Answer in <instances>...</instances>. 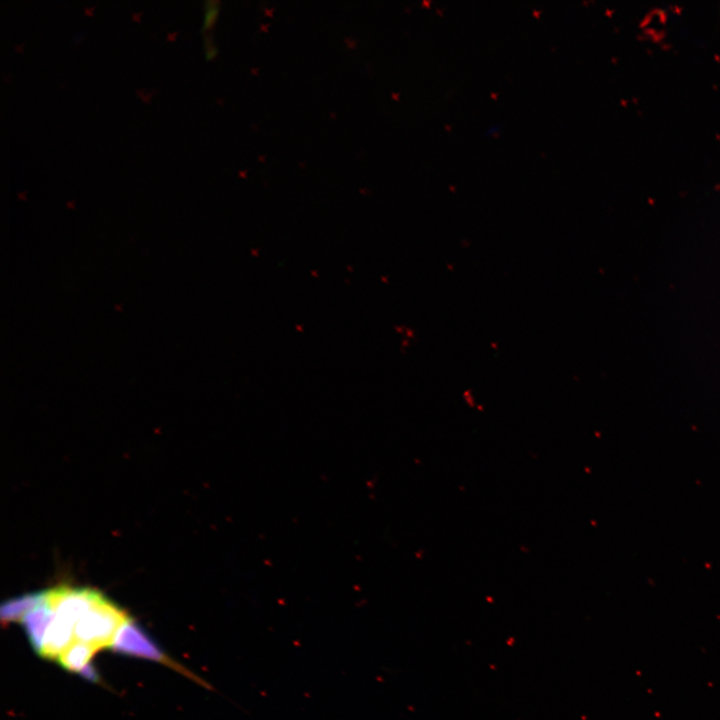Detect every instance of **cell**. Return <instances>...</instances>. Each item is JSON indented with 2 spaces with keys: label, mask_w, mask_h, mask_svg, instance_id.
<instances>
[{
  "label": "cell",
  "mask_w": 720,
  "mask_h": 720,
  "mask_svg": "<svg viewBox=\"0 0 720 720\" xmlns=\"http://www.w3.org/2000/svg\"><path fill=\"white\" fill-rule=\"evenodd\" d=\"M109 648L119 654L140 657L164 664L194 681L209 687L193 673L173 661L154 640L131 618H128L116 632Z\"/></svg>",
  "instance_id": "obj_2"
},
{
  "label": "cell",
  "mask_w": 720,
  "mask_h": 720,
  "mask_svg": "<svg viewBox=\"0 0 720 720\" xmlns=\"http://www.w3.org/2000/svg\"><path fill=\"white\" fill-rule=\"evenodd\" d=\"M94 646L75 640L57 659L60 665L71 672L79 673L97 652Z\"/></svg>",
  "instance_id": "obj_7"
},
{
  "label": "cell",
  "mask_w": 720,
  "mask_h": 720,
  "mask_svg": "<svg viewBox=\"0 0 720 720\" xmlns=\"http://www.w3.org/2000/svg\"><path fill=\"white\" fill-rule=\"evenodd\" d=\"M128 618L125 611L102 595L75 624V640L97 649L109 647L116 632Z\"/></svg>",
  "instance_id": "obj_1"
},
{
  "label": "cell",
  "mask_w": 720,
  "mask_h": 720,
  "mask_svg": "<svg viewBox=\"0 0 720 720\" xmlns=\"http://www.w3.org/2000/svg\"><path fill=\"white\" fill-rule=\"evenodd\" d=\"M79 675H81L84 679L94 683L100 680L99 675L91 662L79 672Z\"/></svg>",
  "instance_id": "obj_9"
},
{
  "label": "cell",
  "mask_w": 720,
  "mask_h": 720,
  "mask_svg": "<svg viewBox=\"0 0 720 720\" xmlns=\"http://www.w3.org/2000/svg\"><path fill=\"white\" fill-rule=\"evenodd\" d=\"M53 618L54 611L46 602L30 611L22 619V624L30 644L33 650L40 656L43 651L47 630Z\"/></svg>",
  "instance_id": "obj_4"
},
{
  "label": "cell",
  "mask_w": 720,
  "mask_h": 720,
  "mask_svg": "<svg viewBox=\"0 0 720 720\" xmlns=\"http://www.w3.org/2000/svg\"><path fill=\"white\" fill-rule=\"evenodd\" d=\"M102 595L89 588L60 586L47 590V603L57 618L75 626Z\"/></svg>",
  "instance_id": "obj_3"
},
{
  "label": "cell",
  "mask_w": 720,
  "mask_h": 720,
  "mask_svg": "<svg viewBox=\"0 0 720 720\" xmlns=\"http://www.w3.org/2000/svg\"><path fill=\"white\" fill-rule=\"evenodd\" d=\"M47 602V591L27 593L3 602L0 619L3 624L22 621L33 609Z\"/></svg>",
  "instance_id": "obj_6"
},
{
  "label": "cell",
  "mask_w": 720,
  "mask_h": 720,
  "mask_svg": "<svg viewBox=\"0 0 720 720\" xmlns=\"http://www.w3.org/2000/svg\"><path fill=\"white\" fill-rule=\"evenodd\" d=\"M219 12V3L215 0H208L205 2V12H204V19H203V27L202 29H208L210 28L218 15Z\"/></svg>",
  "instance_id": "obj_8"
},
{
  "label": "cell",
  "mask_w": 720,
  "mask_h": 720,
  "mask_svg": "<svg viewBox=\"0 0 720 720\" xmlns=\"http://www.w3.org/2000/svg\"><path fill=\"white\" fill-rule=\"evenodd\" d=\"M74 640V626L57 618L54 614L45 636L41 657L58 659Z\"/></svg>",
  "instance_id": "obj_5"
}]
</instances>
